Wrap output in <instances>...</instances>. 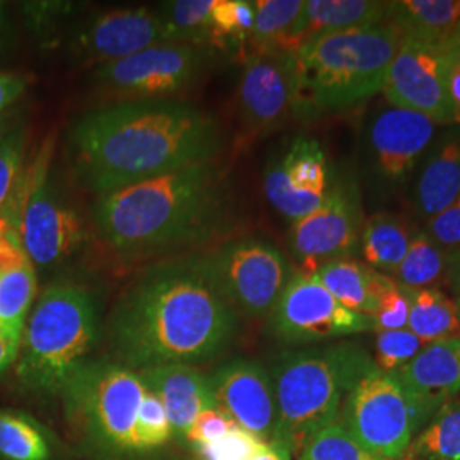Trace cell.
<instances>
[{"mask_svg": "<svg viewBox=\"0 0 460 460\" xmlns=\"http://www.w3.org/2000/svg\"><path fill=\"white\" fill-rule=\"evenodd\" d=\"M222 148L215 118L181 99H135L99 106L68 130L74 171L96 197L188 165Z\"/></svg>", "mask_w": 460, "mask_h": 460, "instance_id": "obj_1", "label": "cell"}, {"mask_svg": "<svg viewBox=\"0 0 460 460\" xmlns=\"http://www.w3.org/2000/svg\"><path fill=\"white\" fill-rule=\"evenodd\" d=\"M239 314L220 294L201 256L147 268L111 317V346L135 372L161 365L210 362L237 331Z\"/></svg>", "mask_w": 460, "mask_h": 460, "instance_id": "obj_2", "label": "cell"}, {"mask_svg": "<svg viewBox=\"0 0 460 460\" xmlns=\"http://www.w3.org/2000/svg\"><path fill=\"white\" fill-rule=\"evenodd\" d=\"M227 207L229 184L215 159L101 195L93 222L118 256L144 260L210 239Z\"/></svg>", "mask_w": 460, "mask_h": 460, "instance_id": "obj_3", "label": "cell"}, {"mask_svg": "<svg viewBox=\"0 0 460 460\" xmlns=\"http://www.w3.org/2000/svg\"><path fill=\"white\" fill-rule=\"evenodd\" d=\"M402 34L391 21L319 34L296 53L294 118L304 123L351 111L378 94Z\"/></svg>", "mask_w": 460, "mask_h": 460, "instance_id": "obj_4", "label": "cell"}, {"mask_svg": "<svg viewBox=\"0 0 460 460\" xmlns=\"http://www.w3.org/2000/svg\"><path fill=\"white\" fill-rule=\"evenodd\" d=\"M374 365L355 343L283 351L270 370L279 414L273 442L300 454L317 431L338 421L346 395Z\"/></svg>", "mask_w": 460, "mask_h": 460, "instance_id": "obj_5", "label": "cell"}, {"mask_svg": "<svg viewBox=\"0 0 460 460\" xmlns=\"http://www.w3.org/2000/svg\"><path fill=\"white\" fill-rule=\"evenodd\" d=\"M93 294L77 283L57 281L43 290L22 331L16 378L33 394H62L98 341Z\"/></svg>", "mask_w": 460, "mask_h": 460, "instance_id": "obj_6", "label": "cell"}, {"mask_svg": "<svg viewBox=\"0 0 460 460\" xmlns=\"http://www.w3.org/2000/svg\"><path fill=\"white\" fill-rule=\"evenodd\" d=\"M147 385L138 372L118 362L84 363L62 395L68 418L101 454L137 452L135 428Z\"/></svg>", "mask_w": 460, "mask_h": 460, "instance_id": "obj_7", "label": "cell"}, {"mask_svg": "<svg viewBox=\"0 0 460 460\" xmlns=\"http://www.w3.org/2000/svg\"><path fill=\"white\" fill-rule=\"evenodd\" d=\"M49 157L51 144L47 142L4 207L14 218L22 249L40 271L66 264L87 239L83 217L49 180Z\"/></svg>", "mask_w": 460, "mask_h": 460, "instance_id": "obj_8", "label": "cell"}, {"mask_svg": "<svg viewBox=\"0 0 460 460\" xmlns=\"http://www.w3.org/2000/svg\"><path fill=\"white\" fill-rule=\"evenodd\" d=\"M201 258L232 309L247 317L271 313L294 275L279 247L256 237L232 239Z\"/></svg>", "mask_w": 460, "mask_h": 460, "instance_id": "obj_9", "label": "cell"}, {"mask_svg": "<svg viewBox=\"0 0 460 460\" xmlns=\"http://www.w3.org/2000/svg\"><path fill=\"white\" fill-rule=\"evenodd\" d=\"M340 416V423L363 448L385 459L401 460L418 433L402 384L377 365L346 395Z\"/></svg>", "mask_w": 460, "mask_h": 460, "instance_id": "obj_10", "label": "cell"}, {"mask_svg": "<svg viewBox=\"0 0 460 460\" xmlns=\"http://www.w3.org/2000/svg\"><path fill=\"white\" fill-rule=\"evenodd\" d=\"M214 60V49L161 43L93 70L99 91L116 101L165 99L197 83Z\"/></svg>", "mask_w": 460, "mask_h": 460, "instance_id": "obj_11", "label": "cell"}, {"mask_svg": "<svg viewBox=\"0 0 460 460\" xmlns=\"http://www.w3.org/2000/svg\"><path fill=\"white\" fill-rule=\"evenodd\" d=\"M268 329L281 343L311 345L374 331V321L343 307L315 273L296 270L268 314Z\"/></svg>", "mask_w": 460, "mask_h": 460, "instance_id": "obj_12", "label": "cell"}, {"mask_svg": "<svg viewBox=\"0 0 460 460\" xmlns=\"http://www.w3.org/2000/svg\"><path fill=\"white\" fill-rule=\"evenodd\" d=\"M362 193L353 176H334L324 203L313 214L292 222L290 247L302 271L351 258L360 249Z\"/></svg>", "mask_w": 460, "mask_h": 460, "instance_id": "obj_13", "label": "cell"}, {"mask_svg": "<svg viewBox=\"0 0 460 460\" xmlns=\"http://www.w3.org/2000/svg\"><path fill=\"white\" fill-rule=\"evenodd\" d=\"M450 57L444 49L402 36L387 68L382 93L391 106L425 115L435 125H454L448 96Z\"/></svg>", "mask_w": 460, "mask_h": 460, "instance_id": "obj_14", "label": "cell"}, {"mask_svg": "<svg viewBox=\"0 0 460 460\" xmlns=\"http://www.w3.org/2000/svg\"><path fill=\"white\" fill-rule=\"evenodd\" d=\"M169 43L157 9L127 7L96 13L74 26L68 53L77 66H108L154 45Z\"/></svg>", "mask_w": 460, "mask_h": 460, "instance_id": "obj_15", "label": "cell"}, {"mask_svg": "<svg viewBox=\"0 0 460 460\" xmlns=\"http://www.w3.org/2000/svg\"><path fill=\"white\" fill-rule=\"evenodd\" d=\"M334 174L319 140L298 135L264 171V195L287 220L317 210L328 198Z\"/></svg>", "mask_w": 460, "mask_h": 460, "instance_id": "obj_16", "label": "cell"}, {"mask_svg": "<svg viewBox=\"0 0 460 460\" xmlns=\"http://www.w3.org/2000/svg\"><path fill=\"white\" fill-rule=\"evenodd\" d=\"M237 116L247 138L277 130L294 118V66L288 53H251L237 84Z\"/></svg>", "mask_w": 460, "mask_h": 460, "instance_id": "obj_17", "label": "cell"}, {"mask_svg": "<svg viewBox=\"0 0 460 460\" xmlns=\"http://www.w3.org/2000/svg\"><path fill=\"white\" fill-rule=\"evenodd\" d=\"M210 378L218 410L260 440H275L279 421L275 389L261 363L234 358L220 365Z\"/></svg>", "mask_w": 460, "mask_h": 460, "instance_id": "obj_18", "label": "cell"}, {"mask_svg": "<svg viewBox=\"0 0 460 460\" xmlns=\"http://www.w3.org/2000/svg\"><path fill=\"white\" fill-rule=\"evenodd\" d=\"M437 125L425 115L387 108L372 118L367 130L370 167L380 181L399 184L431 147Z\"/></svg>", "mask_w": 460, "mask_h": 460, "instance_id": "obj_19", "label": "cell"}, {"mask_svg": "<svg viewBox=\"0 0 460 460\" xmlns=\"http://www.w3.org/2000/svg\"><path fill=\"white\" fill-rule=\"evenodd\" d=\"M395 376L410 399L420 431L460 394V334L425 346Z\"/></svg>", "mask_w": 460, "mask_h": 460, "instance_id": "obj_20", "label": "cell"}, {"mask_svg": "<svg viewBox=\"0 0 460 460\" xmlns=\"http://www.w3.org/2000/svg\"><path fill=\"white\" fill-rule=\"evenodd\" d=\"M148 391L164 404L172 437L184 440L198 414L218 408L212 378L193 365H161L138 372Z\"/></svg>", "mask_w": 460, "mask_h": 460, "instance_id": "obj_21", "label": "cell"}, {"mask_svg": "<svg viewBox=\"0 0 460 460\" xmlns=\"http://www.w3.org/2000/svg\"><path fill=\"white\" fill-rule=\"evenodd\" d=\"M460 193V127L445 130L428 150L414 186V203L427 220L447 210Z\"/></svg>", "mask_w": 460, "mask_h": 460, "instance_id": "obj_22", "label": "cell"}, {"mask_svg": "<svg viewBox=\"0 0 460 460\" xmlns=\"http://www.w3.org/2000/svg\"><path fill=\"white\" fill-rule=\"evenodd\" d=\"M387 21L402 36H411L447 51L460 38V0L387 2Z\"/></svg>", "mask_w": 460, "mask_h": 460, "instance_id": "obj_23", "label": "cell"}, {"mask_svg": "<svg viewBox=\"0 0 460 460\" xmlns=\"http://www.w3.org/2000/svg\"><path fill=\"white\" fill-rule=\"evenodd\" d=\"M387 21V2L377 0H307L296 22L294 49L319 34L336 33ZM294 51V53H296Z\"/></svg>", "mask_w": 460, "mask_h": 460, "instance_id": "obj_24", "label": "cell"}, {"mask_svg": "<svg viewBox=\"0 0 460 460\" xmlns=\"http://www.w3.org/2000/svg\"><path fill=\"white\" fill-rule=\"evenodd\" d=\"M314 273L343 307L368 317L376 314L380 296L393 283L391 277L353 258L329 261Z\"/></svg>", "mask_w": 460, "mask_h": 460, "instance_id": "obj_25", "label": "cell"}, {"mask_svg": "<svg viewBox=\"0 0 460 460\" xmlns=\"http://www.w3.org/2000/svg\"><path fill=\"white\" fill-rule=\"evenodd\" d=\"M36 288V268L26 252L0 268V331L17 343L31 314Z\"/></svg>", "mask_w": 460, "mask_h": 460, "instance_id": "obj_26", "label": "cell"}, {"mask_svg": "<svg viewBox=\"0 0 460 460\" xmlns=\"http://www.w3.org/2000/svg\"><path fill=\"white\" fill-rule=\"evenodd\" d=\"M410 224L393 214H376L363 222L360 252L367 266L391 277L406 256L412 237Z\"/></svg>", "mask_w": 460, "mask_h": 460, "instance_id": "obj_27", "label": "cell"}, {"mask_svg": "<svg viewBox=\"0 0 460 460\" xmlns=\"http://www.w3.org/2000/svg\"><path fill=\"white\" fill-rule=\"evenodd\" d=\"M304 0H254V26L251 33L252 53H288L294 49L296 22Z\"/></svg>", "mask_w": 460, "mask_h": 460, "instance_id": "obj_28", "label": "cell"}, {"mask_svg": "<svg viewBox=\"0 0 460 460\" xmlns=\"http://www.w3.org/2000/svg\"><path fill=\"white\" fill-rule=\"evenodd\" d=\"M411 311L408 329L423 343H435L460 334L459 309L452 296L438 287L411 290L408 288Z\"/></svg>", "mask_w": 460, "mask_h": 460, "instance_id": "obj_29", "label": "cell"}, {"mask_svg": "<svg viewBox=\"0 0 460 460\" xmlns=\"http://www.w3.org/2000/svg\"><path fill=\"white\" fill-rule=\"evenodd\" d=\"M215 0H172L157 11L169 43H191L218 49L214 24Z\"/></svg>", "mask_w": 460, "mask_h": 460, "instance_id": "obj_30", "label": "cell"}, {"mask_svg": "<svg viewBox=\"0 0 460 460\" xmlns=\"http://www.w3.org/2000/svg\"><path fill=\"white\" fill-rule=\"evenodd\" d=\"M402 457L404 460H460V399L445 404L414 435Z\"/></svg>", "mask_w": 460, "mask_h": 460, "instance_id": "obj_31", "label": "cell"}, {"mask_svg": "<svg viewBox=\"0 0 460 460\" xmlns=\"http://www.w3.org/2000/svg\"><path fill=\"white\" fill-rule=\"evenodd\" d=\"M448 252L450 251L440 246L427 230L416 232L406 256L391 279L411 290L437 287V283L447 277Z\"/></svg>", "mask_w": 460, "mask_h": 460, "instance_id": "obj_32", "label": "cell"}, {"mask_svg": "<svg viewBox=\"0 0 460 460\" xmlns=\"http://www.w3.org/2000/svg\"><path fill=\"white\" fill-rule=\"evenodd\" d=\"M0 459H51L47 431L24 412L0 410Z\"/></svg>", "mask_w": 460, "mask_h": 460, "instance_id": "obj_33", "label": "cell"}, {"mask_svg": "<svg viewBox=\"0 0 460 460\" xmlns=\"http://www.w3.org/2000/svg\"><path fill=\"white\" fill-rule=\"evenodd\" d=\"M298 460H395L378 457L358 444L340 421L317 431L298 454Z\"/></svg>", "mask_w": 460, "mask_h": 460, "instance_id": "obj_34", "label": "cell"}, {"mask_svg": "<svg viewBox=\"0 0 460 460\" xmlns=\"http://www.w3.org/2000/svg\"><path fill=\"white\" fill-rule=\"evenodd\" d=\"M254 14V2L251 0H215L214 24L218 49L239 47L249 41Z\"/></svg>", "mask_w": 460, "mask_h": 460, "instance_id": "obj_35", "label": "cell"}, {"mask_svg": "<svg viewBox=\"0 0 460 460\" xmlns=\"http://www.w3.org/2000/svg\"><path fill=\"white\" fill-rule=\"evenodd\" d=\"M427 346L410 329L377 331L376 332V358L380 370L395 374L406 367Z\"/></svg>", "mask_w": 460, "mask_h": 460, "instance_id": "obj_36", "label": "cell"}, {"mask_svg": "<svg viewBox=\"0 0 460 460\" xmlns=\"http://www.w3.org/2000/svg\"><path fill=\"white\" fill-rule=\"evenodd\" d=\"M172 438V431L169 425V418L161 399L148 391L142 399L137 428H135V440H137V452H148L167 444Z\"/></svg>", "mask_w": 460, "mask_h": 460, "instance_id": "obj_37", "label": "cell"}, {"mask_svg": "<svg viewBox=\"0 0 460 460\" xmlns=\"http://www.w3.org/2000/svg\"><path fill=\"white\" fill-rule=\"evenodd\" d=\"M24 147L26 132L21 125L0 132V212L16 190Z\"/></svg>", "mask_w": 460, "mask_h": 460, "instance_id": "obj_38", "label": "cell"}, {"mask_svg": "<svg viewBox=\"0 0 460 460\" xmlns=\"http://www.w3.org/2000/svg\"><path fill=\"white\" fill-rule=\"evenodd\" d=\"M411 300L408 288L393 279L389 288L380 296L377 311L372 315L374 331H394L408 328Z\"/></svg>", "mask_w": 460, "mask_h": 460, "instance_id": "obj_39", "label": "cell"}, {"mask_svg": "<svg viewBox=\"0 0 460 460\" xmlns=\"http://www.w3.org/2000/svg\"><path fill=\"white\" fill-rule=\"evenodd\" d=\"M263 444L246 429L235 427L222 440L197 450L201 460H251Z\"/></svg>", "mask_w": 460, "mask_h": 460, "instance_id": "obj_40", "label": "cell"}, {"mask_svg": "<svg viewBox=\"0 0 460 460\" xmlns=\"http://www.w3.org/2000/svg\"><path fill=\"white\" fill-rule=\"evenodd\" d=\"M237 427L229 416L218 408H210L199 412L197 420L188 431L186 442L195 445L197 448L208 447L218 440H222L229 431Z\"/></svg>", "mask_w": 460, "mask_h": 460, "instance_id": "obj_41", "label": "cell"}, {"mask_svg": "<svg viewBox=\"0 0 460 460\" xmlns=\"http://www.w3.org/2000/svg\"><path fill=\"white\" fill-rule=\"evenodd\" d=\"M22 11L34 33L49 36V33L75 11L72 2H24Z\"/></svg>", "mask_w": 460, "mask_h": 460, "instance_id": "obj_42", "label": "cell"}, {"mask_svg": "<svg viewBox=\"0 0 460 460\" xmlns=\"http://www.w3.org/2000/svg\"><path fill=\"white\" fill-rule=\"evenodd\" d=\"M427 232L448 251L460 247V193L447 210L428 220Z\"/></svg>", "mask_w": 460, "mask_h": 460, "instance_id": "obj_43", "label": "cell"}, {"mask_svg": "<svg viewBox=\"0 0 460 460\" xmlns=\"http://www.w3.org/2000/svg\"><path fill=\"white\" fill-rule=\"evenodd\" d=\"M22 252L26 251L21 244L14 218L4 208L0 212V268L4 264L14 261Z\"/></svg>", "mask_w": 460, "mask_h": 460, "instance_id": "obj_44", "label": "cell"}, {"mask_svg": "<svg viewBox=\"0 0 460 460\" xmlns=\"http://www.w3.org/2000/svg\"><path fill=\"white\" fill-rule=\"evenodd\" d=\"M28 81L11 72H0V113H4L24 91Z\"/></svg>", "mask_w": 460, "mask_h": 460, "instance_id": "obj_45", "label": "cell"}, {"mask_svg": "<svg viewBox=\"0 0 460 460\" xmlns=\"http://www.w3.org/2000/svg\"><path fill=\"white\" fill-rule=\"evenodd\" d=\"M448 96L454 111V125L460 127V66L452 60L448 66Z\"/></svg>", "mask_w": 460, "mask_h": 460, "instance_id": "obj_46", "label": "cell"}, {"mask_svg": "<svg viewBox=\"0 0 460 460\" xmlns=\"http://www.w3.org/2000/svg\"><path fill=\"white\" fill-rule=\"evenodd\" d=\"M19 345L11 338L0 334V377L16 363L19 355Z\"/></svg>", "mask_w": 460, "mask_h": 460, "instance_id": "obj_47", "label": "cell"}, {"mask_svg": "<svg viewBox=\"0 0 460 460\" xmlns=\"http://www.w3.org/2000/svg\"><path fill=\"white\" fill-rule=\"evenodd\" d=\"M292 454L279 442H264L251 460H290Z\"/></svg>", "mask_w": 460, "mask_h": 460, "instance_id": "obj_48", "label": "cell"}, {"mask_svg": "<svg viewBox=\"0 0 460 460\" xmlns=\"http://www.w3.org/2000/svg\"><path fill=\"white\" fill-rule=\"evenodd\" d=\"M448 285H450V292H452V298L459 309L460 315V273L457 277H454L452 279H448Z\"/></svg>", "mask_w": 460, "mask_h": 460, "instance_id": "obj_49", "label": "cell"}, {"mask_svg": "<svg viewBox=\"0 0 460 460\" xmlns=\"http://www.w3.org/2000/svg\"><path fill=\"white\" fill-rule=\"evenodd\" d=\"M447 53H448L450 60L456 62V64L460 66V38L450 49H447Z\"/></svg>", "mask_w": 460, "mask_h": 460, "instance_id": "obj_50", "label": "cell"}, {"mask_svg": "<svg viewBox=\"0 0 460 460\" xmlns=\"http://www.w3.org/2000/svg\"><path fill=\"white\" fill-rule=\"evenodd\" d=\"M4 26H5V4L0 2V36L4 31Z\"/></svg>", "mask_w": 460, "mask_h": 460, "instance_id": "obj_51", "label": "cell"}, {"mask_svg": "<svg viewBox=\"0 0 460 460\" xmlns=\"http://www.w3.org/2000/svg\"><path fill=\"white\" fill-rule=\"evenodd\" d=\"M0 334H2V331H0ZM4 336H5V334H4Z\"/></svg>", "mask_w": 460, "mask_h": 460, "instance_id": "obj_52", "label": "cell"}]
</instances>
